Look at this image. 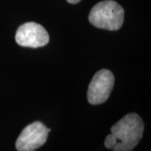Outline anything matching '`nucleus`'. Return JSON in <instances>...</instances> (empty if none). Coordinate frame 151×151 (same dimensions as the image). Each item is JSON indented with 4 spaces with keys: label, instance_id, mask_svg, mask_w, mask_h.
Here are the masks:
<instances>
[{
    "label": "nucleus",
    "instance_id": "obj_1",
    "mask_svg": "<svg viewBox=\"0 0 151 151\" xmlns=\"http://www.w3.org/2000/svg\"><path fill=\"white\" fill-rule=\"evenodd\" d=\"M144 133V124L137 113L125 115L111 128V134L118 143L113 147L114 151H132L141 140Z\"/></svg>",
    "mask_w": 151,
    "mask_h": 151
},
{
    "label": "nucleus",
    "instance_id": "obj_2",
    "mask_svg": "<svg viewBox=\"0 0 151 151\" xmlns=\"http://www.w3.org/2000/svg\"><path fill=\"white\" fill-rule=\"evenodd\" d=\"M88 19L93 26L98 29L118 30L124 24V10L117 2L104 0L92 8Z\"/></svg>",
    "mask_w": 151,
    "mask_h": 151
},
{
    "label": "nucleus",
    "instance_id": "obj_3",
    "mask_svg": "<svg viewBox=\"0 0 151 151\" xmlns=\"http://www.w3.org/2000/svg\"><path fill=\"white\" fill-rule=\"evenodd\" d=\"M114 76L109 70L103 69L93 76L87 90V100L92 105L105 103L114 86Z\"/></svg>",
    "mask_w": 151,
    "mask_h": 151
},
{
    "label": "nucleus",
    "instance_id": "obj_4",
    "mask_svg": "<svg viewBox=\"0 0 151 151\" xmlns=\"http://www.w3.org/2000/svg\"><path fill=\"white\" fill-rule=\"evenodd\" d=\"M48 129L41 122H34L26 126L15 143L18 151H35L45 145L48 138Z\"/></svg>",
    "mask_w": 151,
    "mask_h": 151
},
{
    "label": "nucleus",
    "instance_id": "obj_5",
    "mask_svg": "<svg viewBox=\"0 0 151 151\" xmlns=\"http://www.w3.org/2000/svg\"><path fill=\"white\" fill-rule=\"evenodd\" d=\"M15 40L18 45L24 47L39 48L47 45L50 38L42 25L35 22H27L18 28Z\"/></svg>",
    "mask_w": 151,
    "mask_h": 151
},
{
    "label": "nucleus",
    "instance_id": "obj_6",
    "mask_svg": "<svg viewBox=\"0 0 151 151\" xmlns=\"http://www.w3.org/2000/svg\"><path fill=\"white\" fill-rule=\"evenodd\" d=\"M118 143V140L117 139L113 136L112 134H108L107 137H106V139H105V142H104V145H105V147L108 148V149H112L113 150V147L116 145V144Z\"/></svg>",
    "mask_w": 151,
    "mask_h": 151
},
{
    "label": "nucleus",
    "instance_id": "obj_7",
    "mask_svg": "<svg viewBox=\"0 0 151 151\" xmlns=\"http://www.w3.org/2000/svg\"><path fill=\"white\" fill-rule=\"evenodd\" d=\"M68 3L70 4H78L81 0H66Z\"/></svg>",
    "mask_w": 151,
    "mask_h": 151
}]
</instances>
